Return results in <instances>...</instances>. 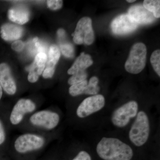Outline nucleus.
Wrapping results in <instances>:
<instances>
[{"mask_svg": "<svg viewBox=\"0 0 160 160\" xmlns=\"http://www.w3.org/2000/svg\"><path fill=\"white\" fill-rule=\"evenodd\" d=\"M61 120L62 117L57 109L50 107L38 109L27 117L17 129L23 132L57 133Z\"/></svg>", "mask_w": 160, "mask_h": 160, "instance_id": "f257e3e1", "label": "nucleus"}, {"mask_svg": "<svg viewBox=\"0 0 160 160\" xmlns=\"http://www.w3.org/2000/svg\"><path fill=\"white\" fill-rule=\"evenodd\" d=\"M57 134L24 132L15 137L10 146L14 152L18 154H30L45 149L56 138Z\"/></svg>", "mask_w": 160, "mask_h": 160, "instance_id": "f03ea898", "label": "nucleus"}, {"mask_svg": "<svg viewBox=\"0 0 160 160\" xmlns=\"http://www.w3.org/2000/svg\"><path fill=\"white\" fill-rule=\"evenodd\" d=\"M97 153L104 160H131L133 151L128 144L113 137H103L96 146Z\"/></svg>", "mask_w": 160, "mask_h": 160, "instance_id": "7ed1b4c3", "label": "nucleus"}, {"mask_svg": "<svg viewBox=\"0 0 160 160\" xmlns=\"http://www.w3.org/2000/svg\"><path fill=\"white\" fill-rule=\"evenodd\" d=\"M150 132V123L148 114L143 110L139 111L129 129V141L134 146L142 147L148 142Z\"/></svg>", "mask_w": 160, "mask_h": 160, "instance_id": "20e7f679", "label": "nucleus"}, {"mask_svg": "<svg viewBox=\"0 0 160 160\" xmlns=\"http://www.w3.org/2000/svg\"><path fill=\"white\" fill-rule=\"evenodd\" d=\"M39 106L30 98H22L18 100L9 112L8 122L10 127L17 129L27 117L38 110Z\"/></svg>", "mask_w": 160, "mask_h": 160, "instance_id": "39448f33", "label": "nucleus"}, {"mask_svg": "<svg viewBox=\"0 0 160 160\" xmlns=\"http://www.w3.org/2000/svg\"><path fill=\"white\" fill-rule=\"evenodd\" d=\"M147 48L142 43H137L132 47L129 57L125 63L126 71L136 74L142 71L146 66Z\"/></svg>", "mask_w": 160, "mask_h": 160, "instance_id": "423d86ee", "label": "nucleus"}, {"mask_svg": "<svg viewBox=\"0 0 160 160\" xmlns=\"http://www.w3.org/2000/svg\"><path fill=\"white\" fill-rule=\"evenodd\" d=\"M139 111L138 104L135 101L127 102L112 112L111 121L112 125L118 128L126 127L130 121L135 118Z\"/></svg>", "mask_w": 160, "mask_h": 160, "instance_id": "0eeeda50", "label": "nucleus"}, {"mask_svg": "<svg viewBox=\"0 0 160 160\" xmlns=\"http://www.w3.org/2000/svg\"><path fill=\"white\" fill-rule=\"evenodd\" d=\"M106 104L105 98L101 94L91 96L83 100L76 109L75 114L78 118H86L102 110Z\"/></svg>", "mask_w": 160, "mask_h": 160, "instance_id": "6e6552de", "label": "nucleus"}, {"mask_svg": "<svg viewBox=\"0 0 160 160\" xmlns=\"http://www.w3.org/2000/svg\"><path fill=\"white\" fill-rule=\"evenodd\" d=\"M73 42L78 45H90L94 40V33L90 18H82L77 23L74 32L72 34Z\"/></svg>", "mask_w": 160, "mask_h": 160, "instance_id": "1a4fd4ad", "label": "nucleus"}, {"mask_svg": "<svg viewBox=\"0 0 160 160\" xmlns=\"http://www.w3.org/2000/svg\"><path fill=\"white\" fill-rule=\"evenodd\" d=\"M138 25L128 14H122L115 18L111 23V31L116 35H124L136 30Z\"/></svg>", "mask_w": 160, "mask_h": 160, "instance_id": "9d476101", "label": "nucleus"}, {"mask_svg": "<svg viewBox=\"0 0 160 160\" xmlns=\"http://www.w3.org/2000/svg\"><path fill=\"white\" fill-rule=\"evenodd\" d=\"M0 84L3 90L9 95H14L17 91V85L11 70L7 64H0Z\"/></svg>", "mask_w": 160, "mask_h": 160, "instance_id": "9b49d317", "label": "nucleus"}, {"mask_svg": "<svg viewBox=\"0 0 160 160\" xmlns=\"http://www.w3.org/2000/svg\"><path fill=\"white\" fill-rule=\"evenodd\" d=\"M128 14L138 25L151 24L157 19L152 12L140 4L131 6L128 10Z\"/></svg>", "mask_w": 160, "mask_h": 160, "instance_id": "f8f14e48", "label": "nucleus"}, {"mask_svg": "<svg viewBox=\"0 0 160 160\" xmlns=\"http://www.w3.org/2000/svg\"><path fill=\"white\" fill-rule=\"evenodd\" d=\"M47 59L46 53L40 52L36 55L33 63L27 69L29 71L27 79L29 82L35 83L38 82L46 67Z\"/></svg>", "mask_w": 160, "mask_h": 160, "instance_id": "ddd939ff", "label": "nucleus"}, {"mask_svg": "<svg viewBox=\"0 0 160 160\" xmlns=\"http://www.w3.org/2000/svg\"><path fill=\"white\" fill-rule=\"evenodd\" d=\"M61 52L58 47L56 45H52L48 52L46 65L42 74L44 78L49 79L53 77L56 65L59 60Z\"/></svg>", "mask_w": 160, "mask_h": 160, "instance_id": "4468645a", "label": "nucleus"}, {"mask_svg": "<svg viewBox=\"0 0 160 160\" xmlns=\"http://www.w3.org/2000/svg\"><path fill=\"white\" fill-rule=\"evenodd\" d=\"M23 31V29L21 26L6 23L1 26L0 34L1 38L5 41H14L21 38L22 35Z\"/></svg>", "mask_w": 160, "mask_h": 160, "instance_id": "2eb2a0df", "label": "nucleus"}, {"mask_svg": "<svg viewBox=\"0 0 160 160\" xmlns=\"http://www.w3.org/2000/svg\"><path fill=\"white\" fill-rule=\"evenodd\" d=\"M93 64V61L89 54H85L82 52L75 60L72 66L68 69L67 72L69 75H72L79 72L86 71L89 66Z\"/></svg>", "mask_w": 160, "mask_h": 160, "instance_id": "dca6fc26", "label": "nucleus"}, {"mask_svg": "<svg viewBox=\"0 0 160 160\" xmlns=\"http://www.w3.org/2000/svg\"><path fill=\"white\" fill-rule=\"evenodd\" d=\"M8 17L12 22L22 25L29 21V12L24 7L17 6L9 9Z\"/></svg>", "mask_w": 160, "mask_h": 160, "instance_id": "f3484780", "label": "nucleus"}, {"mask_svg": "<svg viewBox=\"0 0 160 160\" xmlns=\"http://www.w3.org/2000/svg\"><path fill=\"white\" fill-rule=\"evenodd\" d=\"M88 81L86 80L82 82L70 86L69 89V94L73 97L86 94L88 88Z\"/></svg>", "mask_w": 160, "mask_h": 160, "instance_id": "a211bd4d", "label": "nucleus"}, {"mask_svg": "<svg viewBox=\"0 0 160 160\" xmlns=\"http://www.w3.org/2000/svg\"><path fill=\"white\" fill-rule=\"evenodd\" d=\"M143 6L153 14L156 18L160 17V1L159 0H145L143 2Z\"/></svg>", "mask_w": 160, "mask_h": 160, "instance_id": "6ab92c4d", "label": "nucleus"}, {"mask_svg": "<svg viewBox=\"0 0 160 160\" xmlns=\"http://www.w3.org/2000/svg\"><path fill=\"white\" fill-rule=\"evenodd\" d=\"M60 48L64 56L68 58H72L74 56V49L73 45L66 41V39L59 42Z\"/></svg>", "mask_w": 160, "mask_h": 160, "instance_id": "aec40b11", "label": "nucleus"}, {"mask_svg": "<svg viewBox=\"0 0 160 160\" xmlns=\"http://www.w3.org/2000/svg\"><path fill=\"white\" fill-rule=\"evenodd\" d=\"M99 79L97 77H92L88 83V88L86 95H95L99 92L100 88L98 86Z\"/></svg>", "mask_w": 160, "mask_h": 160, "instance_id": "412c9836", "label": "nucleus"}, {"mask_svg": "<svg viewBox=\"0 0 160 160\" xmlns=\"http://www.w3.org/2000/svg\"><path fill=\"white\" fill-rule=\"evenodd\" d=\"M150 62L154 71L160 76V50L157 49L152 52L150 57Z\"/></svg>", "mask_w": 160, "mask_h": 160, "instance_id": "4be33fe9", "label": "nucleus"}, {"mask_svg": "<svg viewBox=\"0 0 160 160\" xmlns=\"http://www.w3.org/2000/svg\"><path fill=\"white\" fill-rule=\"evenodd\" d=\"M87 76L88 75L86 71L79 72L72 75L71 77L69 78L68 80V84L71 86L82 82L86 80Z\"/></svg>", "mask_w": 160, "mask_h": 160, "instance_id": "5701e85b", "label": "nucleus"}, {"mask_svg": "<svg viewBox=\"0 0 160 160\" xmlns=\"http://www.w3.org/2000/svg\"><path fill=\"white\" fill-rule=\"evenodd\" d=\"M7 140L6 127L2 120L0 118V146H4Z\"/></svg>", "mask_w": 160, "mask_h": 160, "instance_id": "b1692460", "label": "nucleus"}, {"mask_svg": "<svg viewBox=\"0 0 160 160\" xmlns=\"http://www.w3.org/2000/svg\"><path fill=\"white\" fill-rule=\"evenodd\" d=\"M47 6L51 10H57L59 9L62 7V1H47Z\"/></svg>", "mask_w": 160, "mask_h": 160, "instance_id": "393cba45", "label": "nucleus"}, {"mask_svg": "<svg viewBox=\"0 0 160 160\" xmlns=\"http://www.w3.org/2000/svg\"><path fill=\"white\" fill-rule=\"evenodd\" d=\"M71 160H92L90 154L85 150H81Z\"/></svg>", "mask_w": 160, "mask_h": 160, "instance_id": "a878e982", "label": "nucleus"}, {"mask_svg": "<svg viewBox=\"0 0 160 160\" xmlns=\"http://www.w3.org/2000/svg\"><path fill=\"white\" fill-rule=\"evenodd\" d=\"M25 47V44L21 41H17L12 44L11 48L13 50L16 52H21Z\"/></svg>", "mask_w": 160, "mask_h": 160, "instance_id": "bb28decb", "label": "nucleus"}, {"mask_svg": "<svg viewBox=\"0 0 160 160\" xmlns=\"http://www.w3.org/2000/svg\"><path fill=\"white\" fill-rule=\"evenodd\" d=\"M57 35L59 41H63L66 39V33L65 30L62 29H60L58 30Z\"/></svg>", "mask_w": 160, "mask_h": 160, "instance_id": "cd10ccee", "label": "nucleus"}, {"mask_svg": "<svg viewBox=\"0 0 160 160\" xmlns=\"http://www.w3.org/2000/svg\"><path fill=\"white\" fill-rule=\"evenodd\" d=\"M3 89L2 88V86H1V84H0V101H1V99H2V97L3 95Z\"/></svg>", "mask_w": 160, "mask_h": 160, "instance_id": "c85d7f7f", "label": "nucleus"}, {"mask_svg": "<svg viewBox=\"0 0 160 160\" xmlns=\"http://www.w3.org/2000/svg\"><path fill=\"white\" fill-rule=\"evenodd\" d=\"M135 1H133V0H132V1H131V0H127V1H126V2L129 3H132L134 2Z\"/></svg>", "mask_w": 160, "mask_h": 160, "instance_id": "c756f323", "label": "nucleus"}]
</instances>
